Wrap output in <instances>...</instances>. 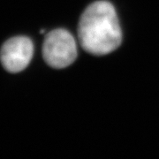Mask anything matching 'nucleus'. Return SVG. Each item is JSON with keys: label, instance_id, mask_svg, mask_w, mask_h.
<instances>
[{"label": "nucleus", "instance_id": "obj_2", "mask_svg": "<svg viewBox=\"0 0 159 159\" xmlns=\"http://www.w3.org/2000/svg\"><path fill=\"white\" fill-rule=\"evenodd\" d=\"M77 44L67 30L54 29L46 34L43 45V56L45 62L53 68L69 66L77 57Z\"/></svg>", "mask_w": 159, "mask_h": 159}, {"label": "nucleus", "instance_id": "obj_1", "mask_svg": "<svg viewBox=\"0 0 159 159\" xmlns=\"http://www.w3.org/2000/svg\"><path fill=\"white\" fill-rule=\"evenodd\" d=\"M78 36L83 50L93 55H106L118 49L122 31L114 6L103 0L88 6L80 18Z\"/></svg>", "mask_w": 159, "mask_h": 159}, {"label": "nucleus", "instance_id": "obj_3", "mask_svg": "<svg viewBox=\"0 0 159 159\" xmlns=\"http://www.w3.org/2000/svg\"><path fill=\"white\" fill-rule=\"evenodd\" d=\"M34 54V44L29 37L16 36L7 40L0 50V60L6 71L20 73L26 68Z\"/></svg>", "mask_w": 159, "mask_h": 159}]
</instances>
